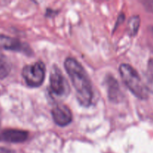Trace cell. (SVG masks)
Wrapping results in <instances>:
<instances>
[{"mask_svg":"<svg viewBox=\"0 0 153 153\" xmlns=\"http://www.w3.org/2000/svg\"><path fill=\"white\" fill-rule=\"evenodd\" d=\"M0 153H14L10 149L4 147H0Z\"/></svg>","mask_w":153,"mask_h":153,"instance_id":"obj_10","label":"cell"},{"mask_svg":"<svg viewBox=\"0 0 153 153\" xmlns=\"http://www.w3.org/2000/svg\"><path fill=\"white\" fill-rule=\"evenodd\" d=\"M50 90L53 95L58 97L68 95L70 88L67 79L63 76L61 70L57 67H53L49 76Z\"/></svg>","mask_w":153,"mask_h":153,"instance_id":"obj_4","label":"cell"},{"mask_svg":"<svg viewBox=\"0 0 153 153\" xmlns=\"http://www.w3.org/2000/svg\"><path fill=\"white\" fill-rule=\"evenodd\" d=\"M120 73L125 85L135 97L140 100L148 98L149 89L143 84L141 78L134 68L129 64H123L120 67Z\"/></svg>","mask_w":153,"mask_h":153,"instance_id":"obj_2","label":"cell"},{"mask_svg":"<svg viewBox=\"0 0 153 153\" xmlns=\"http://www.w3.org/2000/svg\"><path fill=\"white\" fill-rule=\"evenodd\" d=\"M46 68L42 61H37L29 64L22 69V75L27 85L32 88L39 87L42 85L45 79Z\"/></svg>","mask_w":153,"mask_h":153,"instance_id":"obj_3","label":"cell"},{"mask_svg":"<svg viewBox=\"0 0 153 153\" xmlns=\"http://www.w3.org/2000/svg\"><path fill=\"white\" fill-rule=\"evenodd\" d=\"M148 72H149L151 79L153 82V58L149 60V62H148Z\"/></svg>","mask_w":153,"mask_h":153,"instance_id":"obj_9","label":"cell"},{"mask_svg":"<svg viewBox=\"0 0 153 153\" xmlns=\"http://www.w3.org/2000/svg\"><path fill=\"white\" fill-rule=\"evenodd\" d=\"M52 115L54 121L60 126H65L72 122L73 114L67 105L58 104L52 108Z\"/></svg>","mask_w":153,"mask_h":153,"instance_id":"obj_5","label":"cell"},{"mask_svg":"<svg viewBox=\"0 0 153 153\" xmlns=\"http://www.w3.org/2000/svg\"><path fill=\"white\" fill-rule=\"evenodd\" d=\"M0 126H1V112H0Z\"/></svg>","mask_w":153,"mask_h":153,"instance_id":"obj_11","label":"cell"},{"mask_svg":"<svg viewBox=\"0 0 153 153\" xmlns=\"http://www.w3.org/2000/svg\"><path fill=\"white\" fill-rule=\"evenodd\" d=\"M27 131L19 129H6L0 134V140L9 143H22L28 138Z\"/></svg>","mask_w":153,"mask_h":153,"instance_id":"obj_6","label":"cell"},{"mask_svg":"<svg viewBox=\"0 0 153 153\" xmlns=\"http://www.w3.org/2000/svg\"><path fill=\"white\" fill-rule=\"evenodd\" d=\"M140 19L138 16H134L128 21V30L129 33L131 35H135L138 31L139 26H140Z\"/></svg>","mask_w":153,"mask_h":153,"instance_id":"obj_8","label":"cell"},{"mask_svg":"<svg viewBox=\"0 0 153 153\" xmlns=\"http://www.w3.org/2000/svg\"><path fill=\"white\" fill-rule=\"evenodd\" d=\"M64 67L76 90L78 101L85 107L91 105L94 93L86 70L80 63L73 58H67L66 59Z\"/></svg>","mask_w":153,"mask_h":153,"instance_id":"obj_1","label":"cell"},{"mask_svg":"<svg viewBox=\"0 0 153 153\" xmlns=\"http://www.w3.org/2000/svg\"><path fill=\"white\" fill-rule=\"evenodd\" d=\"M152 30H153V28H152Z\"/></svg>","mask_w":153,"mask_h":153,"instance_id":"obj_12","label":"cell"},{"mask_svg":"<svg viewBox=\"0 0 153 153\" xmlns=\"http://www.w3.org/2000/svg\"><path fill=\"white\" fill-rule=\"evenodd\" d=\"M0 47L7 50L22 51L23 45L17 39L0 34Z\"/></svg>","mask_w":153,"mask_h":153,"instance_id":"obj_7","label":"cell"}]
</instances>
